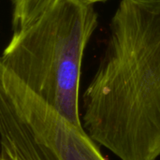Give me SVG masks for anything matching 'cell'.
<instances>
[{"label":"cell","instance_id":"cell-5","mask_svg":"<svg viewBox=\"0 0 160 160\" xmlns=\"http://www.w3.org/2000/svg\"><path fill=\"white\" fill-rule=\"evenodd\" d=\"M1 160H18L17 158H15L14 157L1 151Z\"/></svg>","mask_w":160,"mask_h":160},{"label":"cell","instance_id":"cell-1","mask_svg":"<svg viewBox=\"0 0 160 160\" xmlns=\"http://www.w3.org/2000/svg\"><path fill=\"white\" fill-rule=\"evenodd\" d=\"M81 120L120 160L160 158V0L120 2Z\"/></svg>","mask_w":160,"mask_h":160},{"label":"cell","instance_id":"cell-6","mask_svg":"<svg viewBox=\"0 0 160 160\" xmlns=\"http://www.w3.org/2000/svg\"><path fill=\"white\" fill-rule=\"evenodd\" d=\"M86 2H88V3H90V4H96V3H99V2H105V1H107V0H85Z\"/></svg>","mask_w":160,"mask_h":160},{"label":"cell","instance_id":"cell-3","mask_svg":"<svg viewBox=\"0 0 160 160\" xmlns=\"http://www.w3.org/2000/svg\"><path fill=\"white\" fill-rule=\"evenodd\" d=\"M1 151L18 160H107L90 136L0 70Z\"/></svg>","mask_w":160,"mask_h":160},{"label":"cell","instance_id":"cell-2","mask_svg":"<svg viewBox=\"0 0 160 160\" xmlns=\"http://www.w3.org/2000/svg\"><path fill=\"white\" fill-rule=\"evenodd\" d=\"M98 24L85 0H54L37 19L13 31L0 70L75 126L81 120L80 82L85 48Z\"/></svg>","mask_w":160,"mask_h":160},{"label":"cell","instance_id":"cell-4","mask_svg":"<svg viewBox=\"0 0 160 160\" xmlns=\"http://www.w3.org/2000/svg\"><path fill=\"white\" fill-rule=\"evenodd\" d=\"M12 7L11 24L13 31L37 19L54 0H10Z\"/></svg>","mask_w":160,"mask_h":160}]
</instances>
